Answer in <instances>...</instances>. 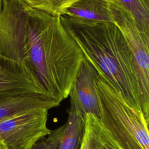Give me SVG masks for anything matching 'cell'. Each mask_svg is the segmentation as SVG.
<instances>
[{
	"label": "cell",
	"mask_w": 149,
	"mask_h": 149,
	"mask_svg": "<svg viewBox=\"0 0 149 149\" xmlns=\"http://www.w3.org/2000/svg\"><path fill=\"white\" fill-rule=\"evenodd\" d=\"M26 10L23 61L47 94L61 103L69 95L84 55L59 16L26 3Z\"/></svg>",
	"instance_id": "obj_1"
},
{
	"label": "cell",
	"mask_w": 149,
	"mask_h": 149,
	"mask_svg": "<svg viewBox=\"0 0 149 149\" xmlns=\"http://www.w3.org/2000/svg\"><path fill=\"white\" fill-rule=\"evenodd\" d=\"M69 34L89 62L132 108L142 112V96L132 53L119 27L112 22H95L60 16Z\"/></svg>",
	"instance_id": "obj_2"
},
{
	"label": "cell",
	"mask_w": 149,
	"mask_h": 149,
	"mask_svg": "<svg viewBox=\"0 0 149 149\" xmlns=\"http://www.w3.org/2000/svg\"><path fill=\"white\" fill-rule=\"evenodd\" d=\"M100 119L123 149H149L148 122L102 76L95 79Z\"/></svg>",
	"instance_id": "obj_3"
},
{
	"label": "cell",
	"mask_w": 149,
	"mask_h": 149,
	"mask_svg": "<svg viewBox=\"0 0 149 149\" xmlns=\"http://www.w3.org/2000/svg\"><path fill=\"white\" fill-rule=\"evenodd\" d=\"M113 22L132 53L142 96V112L149 121V35L137 26L131 13L116 0H109Z\"/></svg>",
	"instance_id": "obj_4"
},
{
	"label": "cell",
	"mask_w": 149,
	"mask_h": 149,
	"mask_svg": "<svg viewBox=\"0 0 149 149\" xmlns=\"http://www.w3.org/2000/svg\"><path fill=\"white\" fill-rule=\"evenodd\" d=\"M48 109L27 111L0 122V141L7 149H31L50 134Z\"/></svg>",
	"instance_id": "obj_5"
},
{
	"label": "cell",
	"mask_w": 149,
	"mask_h": 149,
	"mask_svg": "<svg viewBox=\"0 0 149 149\" xmlns=\"http://www.w3.org/2000/svg\"><path fill=\"white\" fill-rule=\"evenodd\" d=\"M26 15L23 0H0V55L23 61Z\"/></svg>",
	"instance_id": "obj_6"
},
{
	"label": "cell",
	"mask_w": 149,
	"mask_h": 149,
	"mask_svg": "<svg viewBox=\"0 0 149 149\" xmlns=\"http://www.w3.org/2000/svg\"><path fill=\"white\" fill-rule=\"evenodd\" d=\"M29 94L49 96L23 61L0 55V98Z\"/></svg>",
	"instance_id": "obj_7"
},
{
	"label": "cell",
	"mask_w": 149,
	"mask_h": 149,
	"mask_svg": "<svg viewBox=\"0 0 149 149\" xmlns=\"http://www.w3.org/2000/svg\"><path fill=\"white\" fill-rule=\"evenodd\" d=\"M98 73L84 59L79 69L69 93L70 108L78 114L85 116L91 113L100 118V108L95 79Z\"/></svg>",
	"instance_id": "obj_8"
},
{
	"label": "cell",
	"mask_w": 149,
	"mask_h": 149,
	"mask_svg": "<svg viewBox=\"0 0 149 149\" xmlns=\"http://www.w3.org/2000/svg\"><path fill=\"white\" fill-rule=\"evenodd\" d=\"M60 104L41 94H29L0 98V122L22 113L37 109L49 110Z\"/></svg>",
	"instance_id": "obj_9"
},
{
	"label": "cell",
	"mask_w": 149,
	"mask_h": 149,
	"mask_svg": "<svg viewBox=\"0 0 149 149\" xmlns=\"http://www.w3.org/2000/svg\"><path fill=\"white\" fill-rule=\"evenodd\" d=\"M79 149H123L104 126L99 118L87 113L84 131Z\"/></svg>",
	"instance_id": "obj_10"
},
{
	"label": "cell",
	"mask_w": 149,
	"mask_h": 149,
	"mask_svg": "<svg viewBox=\"0 0 149 149\" xmlns=\"http://www.w3.org/2000/svg\"><path fill=\"white\" fill-rule=\"evenodd\" d=\"M62 15L95 22H113L109 0H79Z\"/></svg>",
	"instance_id": "obj_11"
},
{
	"label": "cell",
	"mask_w": 149,
	"mask_h": 149,
	"mask_svg": "<svg viewBox=\"0 0 149 149\" xmlns=\"http://www.w3.org/2000/svg\"><path fill=\"white\" fill-rule=\"evenodd\" d=\"M68 118L58 149H79L84 131V117L70 107L68 109Z\"/></svg>",
	"instance_id": "obj_12"
},
{
	"label": "cell",
	"mask_w": 149,
	"mask_h": 149,
	"mask_svg": "<svg viewBox=\"0 0 149 149\" xmlns=\"http://www.w3.org/2000/svg\"><path fill=\"white\" fill-rule=\"evenodd\" d=\"M133 15L139 29L149 35V0H116Z\"/></svg>",
	"instance_id": "obj_13"
},
{
	"label": "cell",
	"mask_w": 149,
	"mask_h": 149,
	"mask_svg": "<svg viewBox=\"0 0 149 149\" xmlns=\"http://www.w3.org/2000/svg\"><path fill=\"white\" fill-rule=\"evenodd\" d=\"M30 7L54 16H62L79 0H23Z\"/></svg>",
	"instance_id": "obj_14"
},
{
	"label": "cell",
	"mask_w": 149,
	"mask_h": 149,
	"mask_svg": "<svg viewBox=\"0 0 149 149\" xmlns=\"http://www.w3.org/2000/svg\"><path fill=\"white\" fill-rule=\"evenodd\" d=\"M65 127V124L51 130L50 134L38 141L31 149H58Z\"/></svg>",
	"instance_id": "obj_15"
},
{
	"label": "cell",
	"mask_w": 149,
	"mask_h": 149,
	"mask_svg": "<svg viewBox=\"0 0 149 149\" xmlns=\"http://www.w3.org/2000/svg\"><path fill=\"white\" fill-rule=\"evenodd\" d=\"M0 149H7V148L5 146V144L1 141H0Z\"/></svg>",
	"instance_id": "obj_16"
}]
</instances>
